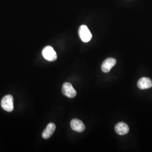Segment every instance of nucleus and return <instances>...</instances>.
<instances>
[{
    "instance_id": "f257e3e1",
    "label": "nucleus",
    "mask_w": 152,
    "mask_h": 152,
    "mask_svg": "<svg viewBox=\"0 0 152 152\" xmlns=\"http://www.w3.org/2000/svg\"><path fill=\"white\" fill-rule=\"evenodd\" d=\"M1 107L8 112H11L14 109V98L11 95H7L1 100Z\"/></svg>"
},
{
    "instance_id": "f03ea898",
    "label": "nucleus",
    "mask_w": 152,
    "mask_h": 152,
    "mask_svg": "<svg viewBox=\"0 0 152 152\" xmlns=\"http://www.w3.org/2000/svg\"><path fill=\"white\" fill-rule=\"evenodd\" d=\"M42 54L44 58L49 61H54L57 59L56 53L50 46H47L42 50Z\"/></svg>"
},
{
    "instance_id": "7ed1b4c3",
    "label": "nucleus",
    "mask_w": 152,
    "mask_h": 152,
    "mask_svg": "<svg viewBox=\"0 0 152 152\" xmlns=\"http://www.w3.org/2000/svg\"><path fill=\"white\" fill-rule=\"evenodd\" d=\"M78 34L83 42H88L92 38V34L86 26L82 25L78 30Z\"/></svg>"
},
{
    "instance_id": "20e7f679",
    "label": "nucleus",
    "mask_w": 152,
    "mask_h": 152,
    "mask_svg": "<svg viewBox=\"0 0 152 152\" xmlns=\"http://www.w3.org/2000/svg\"><path fill=\"white\" fill-rule=\"evenodd\" d=\"M62 93L68 98H75L77 95L76 90L73 87L71 83L65 82L62 87Z\"/></svg>"
},
{
    "instance_id": "39448f33",
    "label": "nucleus",
    "mask_w": 152,
    "mask_h": 152,
    "mask_svg": "<svg viewBox=\"0 0 152 152\" xmlns=\"http://www.w3.org/2000/svg\"><path fill=\"white\" fill-rule=\"evenodd\" d=\"M117 61L115 59L109 58L104 60L102 65V70L104 73H108L111 69L116 64Z\"/></svg>"
},
{
    "instance_id": "423d86ee",
    "label": "nucleus",
    "mask_w": 152,
    "mask_h": 152,
    "mask_svg": "<svg viewBox=\"0 0 152 152\" xmlns=\"http://www.w3.org/2000/svg\"><path fill=\"white\" fill-rule=\"evenodd\" d=\"M71 127L73 130L78 132H82L85 130V126L81 120L75 118L71 121Z\"/></svg>"
},
{
    "instance_id": "0eeeda50",
    "label": "nucleus",
    "mask_w": 152,
    "mask_h": 152,
    "mask_svg": "<svg viewBox=\"0 0 152 152\" xmlns=\"http://www.w3.org/2000/svg\"><path fill=\"white\" fill-rule=\"evenodd\" d=\"M137 87L141 90H145L152 87V81L148 77L141 78L137 83Z\"/></svg>"
},
{
    "instance_id": "6e6552de",
    "label": "nucleus",
    "mask_w": 152,
    "mask_h": 152,
    "mask_svg": "<svg viewBox=\"0 0 152 152\" xmlns=\"http://www.w3.org/2000/svg\"><path fill=\"white\" fill-rule=\"evenodd\" d=\"M115 131L118 135H124L129 132V126L124 122H119L115 125Z\"/></svg>"
},
{
    "instance_id": "1a4fd4ad",
    "label": "nucleus",
    "mask_w": 152,
    "mask_h": 152,
    "mask_svg": "<svg viewBox=\"0 0 152 152\" xmlns=\"http://www.w3.org/2000/svg\"><path fill=\"white\" fill-rule=\"evenodd\" d=\"M56 130V126L53 123H49L42 132V136L44 139H48L52 136Z\"/></svg>"
}]
</instances>
